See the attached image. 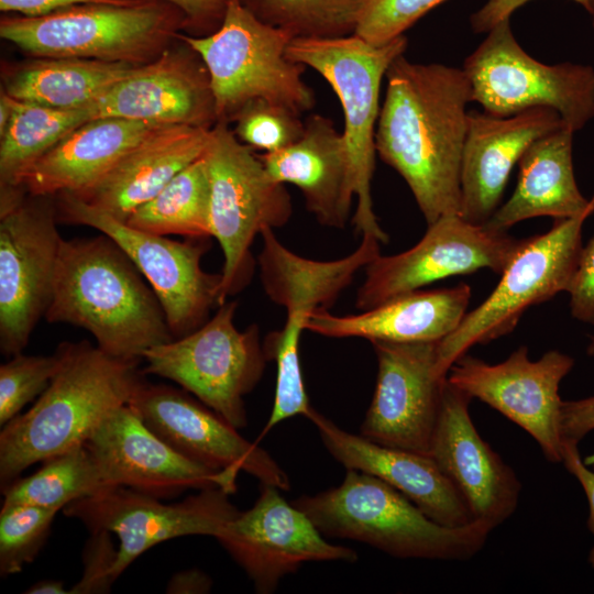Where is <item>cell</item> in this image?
<instances>
[{"mask_svg":"<svg viewBox=\"0 0 594 594\" xmlns=\"http://www.w3.org/2000/svg\"><path fill=\"white\" fill-rule=\"evenodd\" d=\"M375 132L378 157L408 185L427 224L461 213V164L472 102L462 68L397 56Z\"/></svg>","mask_w":594,"mask_h":594,"instance_id":"6da1fadb","label":"cell"},{"mask_svg":"<svg viewBox=\"0 0 594 594\" xmlns=\"http://www.w3.org/2000/svg\"><path fill=\"white\" fill-rule=\"evenodd\" d=\"M51 323L80 327L106 353L141 361L174 338L152 287L108 235L63 240L50 306Z\"/></svg>","mask_w":594,"mask_h":594,"instance_id":"7a4b0ae2","label":"cell"},{"mask_svg":"<svg viewBox=\"0 0 594 594\" xmlns=\"http://www.w3.org/2000/svg\"><path fill=\"white\" fill-rule=\"evenodd\" d=\"M57 350L62 364L51 384L1 429V488L29 466L85 443L143 381L140 361L112 356L86 340L63 342Z\"/></svg>","mask_w":594,"mask_h":594,"instance_id":"3957f363","label":"cell"},{"mask_svg":"<svg viewBox=\"0 0 594 594\" xmlns=\"http://www.w3.org/2000/svg\"><path fill=\"white\" fill-rule=\"evenodd\" d=\"M292 503L324 536L360 541L405 559L469 560L493 530L482 520L441 525L393 486L356 470H346L339 486Z\"/></svg>","mask_w":594,"mask_h":594,"instance_id":"277c9868","label":"cell"},{"mask_svg":"<svg viewBox=\"0 0 594 594\" xmlns=\"http://www.w3.org/2000/svg\"><path fill=\"white\" fill-rule=\"evenodd\" d=\"M185 25L184 13L164 0H123L72 6L40 18L6 15L0 36L32 57L139 66L173 45Z\"/></svg>","mask_w":594,"mask_h":594,"instance_id":"5b68a950","label":"cell"},{"mask_svg":"<svg viewBox=\"0 0 594 594\" xmlns=\"http://www.w3.org/2000/svg\"><path fill=\"white\" fill-rule=\"evenodd\" d=\"M208 68L217 122L230 123L249 101L265 99L301 116L316 103L304 81L306 66L292 61L293 37L257 20L239 0H228L220 28L206 36L178 34Z\"/></svg>","mask_w":594,"mask_h":594,"instance_id":"8992f818","label":"cell"},{"mask_svg":"<svg viewBox=\"0 0 594 594\" xmlns=\"http://www.w3.org/2000/svg\"><path fill=\"white\" fill-rule=\"evenodd\" d=\"M405 35L374 45L356 34L334 38H294L287 56L320 74L340 100L344 114L343 136L349 150L356 209V233L388 242L373 209L371 182L375 168V132L380 114L381 85L393 61L405 53Z\"/></svg>","mask_w":594,"mask_h":594,"instance_id":"52a82bcc","label":"cell"},{"mask_svg":"<svg viewBox=\"0 0 594 594\" xmlns=\"http://www.w3.org/2000/svg\"><path fill=\"white\" fill-rule=\"evenodd\" d=\"M204 157L210 182V232L223 254L221 305L250 283L255 237L264 229L284 227L293 206L285 184L272 178L261 157L228 123L210 129Z\"/></svg>","mask_w":594,"mask_h":594,"instance_id":"ba28073f","label":"cell"},{"mask_svg":"<svg viewBox=\"0 0 594 594\" xmlns=\"http://www.w3.org/2000/svg\"><path fill=\"white\" fill-rule=\"evenodd\" d=\"M237 301H226L193 332L144 352V374L170 380L237 429L248 424L244 397L267 362L257 324L239 330Z\"/></svg>","mask_w":594,"mask_h":594,"instance_id":"9c48e42d","label":"cell"},{"mask_svg":"<svg viewBox=\"0 0 594 594\" xmlns=\"http://www.w3.org/2000/svg\"><path fill=\"white\" fill-rule=\"evenodd\" d=\"M462 69L472 101L490 114L510 117L532 108H550L573 132L594 118V68L535 59L517 42L510 19L487 32Z\"/></svg>","mask_w":594,"mask_h":594,"instance_id":"30bf717a","label":"cell"},{"mask_svg":"<svg viewBox=\"0 0 594 594\" xmlns=\"http://www.w3.org/2000/svg\"><path fill=\"white\" fill-rule=\"evenodd\" d=\"M590 216L587 212L556 220L546 233L522 239L491 295L439 341L441 374L447 375L452 364L473 345L510 333L531 306L568 292L583 246V224Z\"/></svg>","mask_w":594,"mask_h":594,"instance_id":"8fae6325","label":"cell"},{"mask_svg":"<svg viewBox=\"0 0 594 594\" xmlns=\"http://www.w3.org/2000/svg\"><path fill=\"white\" fill-rule=\"evenodd\" d=\"M55 200L58 220L94 228L125 252L155 293L174 338L199 328L220 305L221 273H207L201 266L207 239L176 241L141 231L70 194Z\"/></svg>","mask_w":594,"mask_h":594,"instance_id":"7c38bea8","label":"cell"},{"mask_svg":"<svg viewBox=\"0 0 594 594\" xmlns=\"http://www.w3.org/2000/svg\"><path fill=\"white\" fill-rule=\"evenodd\" d=\"M55 196L0 208V350L22 353L50 306L63 238Z\"/></svg>","mask_w":594,"mask_h":594,"instance_id":"4fadbf2b","label":"cell"},{"mask_svg":"<svg viewBox=\"0 0 594 594\" xmlns=\"http://www.w3.org/2000/svg\"><path fill=\"white\" fill-rule=\"evenodd\" d=\"M220 487L205 488L178 503L125 486H113L67 505L65 516L78 519L88 530L114 534L120 543L112 575L117 580L152 547L178 537H216L240 510Z\"/></svg>","mask_w":594,"mask_h":594,"instance_id":"5bb4252c","label":"cell"},{"mask_svg":"<svg viewBox=\"0 0 594 594\" xmlns=\"http://www.w3.org/2000/svg\"><path fill=\"white\" fill-rule=\"evenodd\" d=\"M521 242L460 215L443 216L428 224L421 240L409 250L380 254L365 266L355 306L367 310L437 280L482 268L501 274Z\"/></svg>","mask_w":594,"mask_h":594,"instance_id":"9a60e30c","label":"cell"},{"mask_svg":"<svg viewBox=\"0 0 594 594\" xmlns=\"http://www.w3.org/2000/svg\"><path fill=\"white\" fill-rule=\"evenodd\" d=\"M573 366L574 359L559 350L532 361L521 345L497 364L465 353L452 364L447 380L521 427L548 461L559 463L563 448L559 387Z\"/></svg>","mask_w":594,"mask_h":594,"instance_id":"2e32d148","label":"cell"},{"mask_svg":"<svg viewBox=\"0 0 594 594\" xmlns=\"http://www.w3.org/2000/svg\"><path fill=\"white\" fill-rule=\"evenodd\" d=\"M377 376L360 435L376 443L430 455L447 375L439 341H372Z\"/></svg>","mask_w":594,"mask_h":594,"instance_id":"e0dca14e","label":"cell"},{"mask_svg":"<svg viewBox=\"0 0 594 594\" xmlns=\"http://www.w3.org/2000/svg\"><path fill=\"white\" fill-rule=\"evenodd\" d=\"M279 491L260 484L254 505L240 512L215 537L258 594L275 592L284 576L307 562L358 560L354 550L327 541L310 518L286 502Z\"/></svg>","mask_w":594,"mask_h":594,"instance_id":"ac0fdd59","label":"cell"},{"mask_svg":"<svg viewBox=\"0 0 594 594\" xmlns=\"http://www.w3.org/2000/svg\"><path fill=\"white\" fill-rule=\"evenodd\" d=\"M129 404L154 433L183 455L237 476L245 472L260 484L290 488L287 473L268 452L185 392L143 380Z\"/></svg>","mask_w":594,"mask_h":594,"instance_id":"d6986e66","label":"cell"},{"mask_svg":"<svg viewBox=\"0 0 594 594\" xmlns=\"http://www.w3.org/2000/svg\"><path fill=\"white\" fill-rule=\"evenodd\" d=\"M111 486L157 498L220 487L232 494L237 475L198 463L172 448L127 404L113 410L85 442Z\"/></svg>","mask_w":594,"mask_h":594,"instance_id":"ffe728a7","label":"cell"},{"mask_svg":"<svg viewBox=\"0 0 594 594\" xmlns=\"http://www.w3.org/2000/svg\"><path fill=\"white\" fill-rule=\"evenodd\" d=\"M95 113L155 125L211 129L217 123L208 68L180 38L108 89L95 102Z\"/></svg>","mask_w":594,"mask_h":594,"instance_id":"44dd1931","label":"cell"},{"mask_svg":"<svg viewBox=\"0 0 594 594\" xmlns=\"http://www.w3.org/2000/svg\"><path fill=\"white\" fill-rule=\"evenodd\" d=\"M471 400L446 381L430 457L455 485L473 519L495 529L515 512L521 484L477 432L469 411Z\"/></svg>","mask_w":594,"mask_h":594,"instance_id":"7402d4cb","label":"cell"},{"mask_svg":"<svg viewBox=\"0 0 594 594\" xmlns=\"http://www.w3.org/2000/svg\"><path fill=\"white\" fill-rule=\"evenodd\" d=\"M564 123L550 108L528 109L510 117L469 111L461 164V213L484 224L496 211L509 174L537 139Z\"/></svg>","mask_w":594,"mask_h":594,"instance_id":"603a6c76","label":"cell"},{"mask_svg":"<svg viewBox=\"0 0 594 594\" xmlns=\"http://www.w3.org/2000/svg\"><path fill=\"white\" fill-rule=\"evenodd\" d=\"M306 418L317 428L328 452L346 470L384 481L441 525L458 527L474 520L455 485L430 455L386 447L350 433L314 407Z\"/></svg>","mask_w":594,"mask_h":594,"instance_id":"cb8c5ba5","label":"cell"},{"mask_svg":"<svg viewBox=\"0 0 594 594\" xmlns=\"http://www.w3.org/2000/svg\"><path fill=\"white\" fill-rule=\"evenodd\" d=\"M304 123L296 142L260 157L273 179L300 190L306 209L320 224L343 229L355 198L345 139L322 114H311Z\"/></svg>","mask_w":594,"mask_h":594,"instance_id":"d4e9b609","label":"cell"},{"mask_svg":"<svg viewBox=\"0 0 594 594\" xmlns=\"http://www.w3.org/2000/svg\"><path fill=\"white\" fill-rule=\"evenodd\" d=\"M209 135L210 129L199 127H158L95 184L70 195L125 222L134 210L154 198L177 174L204 155Z\"/></svg>","mask_w":594,"mask_h":594,"instance_id":"484cf974","label":"cell"},{"mask_svg":"<svg viewBox=\"0 0 594 594\" xmlns=\"http://www.w3.org/2000/svg\"><path fill=\"white\" fill-rule=\"evenodd\" d=\"M471 287L417 289L361 314L336 316L328 309L314 311L305 329L328 338H363L372 341H440L463 320Z\"/></svg>","mask_w":594,"mask_h":594,"instance_id":"4316f807","label":"cell"},{"mask_svg":"<svg viewBox=\"0 0 594 594\" xmlns=\"http://www.w3.org/2000/svg\"><path fill=\"white\" fill-rule=\"evenodd\" d=\"M261 237L257 265L263 289L286 310V322L304 329L314 311L331 306L355 274L381 254V242L372 234H363L352 253L332 261L296 254L277 239L273 229H264Z\"/></svg>","mask_w":594,"mask_h":594,"instance_id":"83f0119b","label":"cell"},{"mask_svg":"<svg viewBox=\"0 0 594 594\" xmlns=\"http://www.w3.org/2000/svg\"><path fill=\"white\" fill-rule=\"evenodd\" d=\"M574 133L563 124L529 145L518 162L512 197L484 223L487 228L507 232L531 218L559 220L594 211V201L582 195L574 176Z\"/></svg>","mask_w":594,"mask_h":594,"instance_id":"f1b7e54d","label":"cell"},{"mask_svg":"<svg viewBox=\"0 0 594 594\" xmlns=\"http://www.w3.org/2000/svg\"><path fill=\"white\" fill-rule=\"evenodd\" d=\"M158 127L113 117L89 120L45 153L25 173L21 186L35 196L78 194Z\"/></svg>","mask_w":594,"mask_h":594,"instance_id":"f546056e","label":"cell"},{"mask_svg":"<svg viewBox=\"0 0 594 594\" xmlns=\"http://www.w3.org/2000/svg\"><path fill=\"white\" fill-rule=\"evenodd\" d=\"M135 67L77 57H33L4 68L2 89L21 101L77 109L95 103Z\"/></svg>","mask_w":594,"mask_h":594,"instance_id":"4dcf8cb0","label":"cell"},{"mask_svg":"<svg viewBox=\"0 0 594 594\" xmlns=\"http://www.w3.org/2000/svg\"><path fill=\"white\" fill-rule=\"evenodd\" d=\"M13 114L0 134V187H19L25 173L62 139L96 119L95 103L59 109L15 99Z\"/></svg>","mask_w":594,"mask_h":594,"instance_id":"1f68e13d","label":"cell"},{"mask_svg":"<svg viewBox=\"0 0 594 594\" xmlns=\"http://www.w3.org/2000/svg\"><path fill=\"white\" fill-rule=\"evenodd\" d=\"M124 223L158 235L210 238V182L204 155L134 210Z\"/></svg>","mask_w":594,"mask_h":594,"instance_id":"d6a6232c","label":"cell"},{"mask_svg":"<svg viewBox=\"0 0 594 594\" xmlns=\"http://www.w3.org/2000/svg\"><path fill=\"white\" fill-rule=\"evenodd\" d=\"M113 487L85 443L43 461L26 477L1 488L2 504H26L63 510L70 503Z\"/></svg>","mask_w":594,"mask_h":594,"instance_id":"836d02e7","label":"cell"},{"mask_svg":"<svg viewBox=\"0 0 594 594\" xmlns=\"http://www.w3.org/2000/svg\"><path fill=\"white\" fill-rule=\"evenodd\" d=\"M257 20L294 38L355 33L363 0H239Z\"/></svg>","mask_w":594,"mask_h":594,"instance_id":"e575fe53","label":"cell"},{"mask_svg":"<svg viewBox=\"0 0 594 594\" xmlns=\"http://www.w3.org/2000/svg\"><path fill=\"white\" fill-rule=\"evenodd\" d=\"M302 330L285 326L263 340L266 360L276 363V385L273 408L263 433L295 416L307 415L311 406L306 393L299 360Z\"/></svg>","mask_w":594,"mask_h":594,"instance_id":"d590c367","label":"cell"},{"mask_svg":"<svg viewBox=\"0 0 594 594\" xmlns=\"http://www.w3.org/2000/svg\"><path fill=\"white\" fill-rule=\"evenodd\" d=\"M56 509L2 504L0 512V574L20 573L46 542Z\"/></svg>","mask_w":594,"mask_h":594,"instance_id":"8d00e7d4","label":"cell"},{"mask_svg":"<svg viewBox=\"0 0 594 594\" xmlns=\"http://www.w3.org/2000/svg\"><path fill=\"white\" fill-rule=\"evenodd\" d=\"M235 136L245 145L273 153L296 142L305 123L300 114L265 99L246 102L232 118Z\"/></svg>","mask_w":594,"mask_h":594,"instance_id":"74e56055","label":"cell"},{"mask_svg":"<svg viewBox=\"0 0 594 594\" xmlns=\"http://www.w3.org/2000/svg\"><path fill=\"white\" fill-rule=\"evenodd\" d=\"M59 351L52 355L22 353L0 366V426L16 417L22 408L38 397L61 369Z\"/></svg>","mask_w":594,"mask_h":594,"instance_id":"f35d334b","label":"cell"},{"mask_svg":"<svg viewBox=\"0 0 594 594\" xmlns=\"http://www.w3.org/2000/svg\"><path fill=\"white\" fill-rule=\"evenodd\" d=\"M446 0H363L356 35L382 45L404 35L420 18Z\"/></svg>","mask_w":594,"mask_h":594,"instance_id":"ab89813d","label":"cell"},{"mask_svg":"<svg viewBox=\"0 0 594 594\" xmlns=\"http://www.w3.org/2000/svg\"><path fill=\"white\" fill-rule=\"evenodd\" d=\"M118 549L107 531L91 534L84 550V571L69 594L107 593L116 582L112 570Z\"/></svg>","mask_w":594,"mask_h":594,"instance_id":"60d3db41","label":"cell"},{"mask_svg":"<svg viewBox=\"0 0 594 594\" xmlns=\"http://www.w3.org/2000/svg\"><path fill=\"white\" fill-rule=\"evenodd\" d=\"M571 316L594 326V234L582 246L578 265L566 292Z\"/></svg>","mask_w":594,"mask_h":594,"instance_id":"b9f144b4","label":"cell"},{"mask_svg":"<svg viewBox=\"0 0 594 594\" xmlns=\"http://www.w3.org/2000/svg\"><path fill=\"white\" fill-rule=\"evenodd\" d=\"M177 7L185 15V31L191 36H206L216 32L223 22L228 0H164Z\"/></svg>","mask_w":594,"mask_h":594,"instance_id":"7bdbcfd3","label":"cell"},{"mask_svg":"<svg viewBox=\"0 0 594 594\" xmlns=\"http://www.w3.org/2000/svg\"><path fill=\"white\" fill-rule=\"evenodd\" d=\"M561 463L579 481L585 493L588 504L587 529L594 536V453L583 460L579 443L563 441ZM587 561L594 569V544L588 552Z\"/></svg>","mask_w":594,"mask_h":594,"instance_id":"ee69618b","label":"cell"},{"mask_svg":"<svg viewBox=\"0 0 594 594\" xmlns=\"http://www.w3.org/2000/svg\"><path fill=\"white\" fill-rule=\"evenodd\" d=\"M562 441H580L594 430V396L563 400L561 408Z\"/></svg>","mask_w":594,"mask_h":594,"instance_id":"f6af8a7d","label":"cell"},{"mask_svg":"<svg viewBox=\"0 0 594 594\" xmlns=\"http://www.w3.org/2000/svg\"><path fill=\"white\" fill-rule=\"evenodd\" d=\"M531 0H487L477 11L472 13L470 23L475 33H487L499 22L510 19L512 14ZM584 9L586 0H572Z\"/></svg>","mask_w":594,"mask_h":594,"instance_id":"bcb514c9","label":"cell"},{"mask_svg":"<svg viewBox=\"0 0 594 594\" xmlns=\"http://www.w3.org/2000/svg\"><path fill=\"white\" fill-rule=\"evenodd\" d=\"M121 1L123 0H0V10L18 12L26 18H40L72 6Z\"/></svg>","mask_w":594,"mask_h":594,"instance_id":"7dc6e473","label":"cell"},{"mask_svg":"<svg viewBox=\"0 0 594 594\" xmlns=\"http://www.w3.org/2000/svg\"><path fill=\"white\" fill-rule=\"evenodd\" d=\"M211 579L199 570L178 572L169 580L166 592L172 594L207 593L211 587Z\"/></svg>","mask_w":594,"mask_h":594,"instance_id":"c3c4849f","label":"cell"},{"mask_svg":"<svg viewBox=\"0 0 594 594\" xmlns=\"http://www.w3.org/2000/svg\"><path fill=\"white\" fill-rule=\"evenodd\" d=\"M24 593L29 594H69L61 580H42L29 587Z\"/></svg>","mask_w":594,"mask_h":594,"instance_id":"681fc988","label":"cell"},{"mask_svg":"<svg viewBox=\"0 0 594 594\" xmlns=\"http://www.w3.org/2000/svg\"><path fill=\"white\" fill-rule=\"evenodd\" d=\"M585 10L591 16V23H592V26L594 29V0H586Z\"/></svg>","mask_w":594,"mask_h":594,"instance_id":"f907efd6","label":"cell"},{"mask_svg":"<svg viewBox=\"0 0 594 594\" xmlns=\"http://www.w3.org/2000/svg\"><path fill=\"white\" fill-rule=\"evenodd\" d=\"M586 354L594 356V334L588 337V343L586 345Z\"/></svg>","mask_w":594,"mask_h":594,"instance_id":"816d5d0a","label":"cell"},{"mask_svg":"<svg viewBox=\"0 0 594 594\" xmlns=\"http://www.w3.org/2000/svg\"><path fill=\"white\" fill-rule=\"evenodd\" d=\"M592 200L594 201V196L592 197Z\"/></svg>","mask_w":594,"mask_h":594,"instance_id":"f5cc1de1","label":"cell"}]
</instances>
